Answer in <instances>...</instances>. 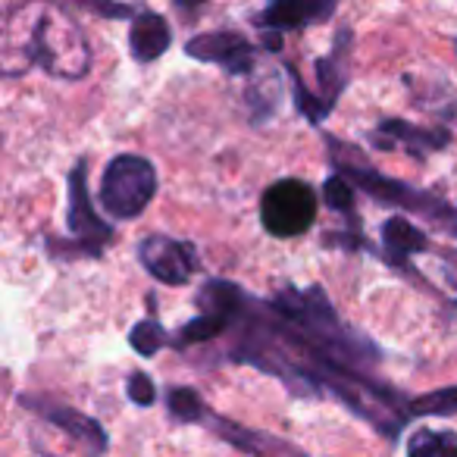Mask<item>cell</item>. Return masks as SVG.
<instances>
[{"instance_id": "9a60e30c", "label": "cell", "mask_w": 457, "mask_h": 457, "mask_svg": "<svg viewBox=\"0 0 457 457\" xmlns=\"http://www.w3.org/2000/svg\"><path fill=\"white\" fill-rule=\"evenodd\" d=\"M172 45V26L166 22L163 13L154 10H141L132 22H129V54L135 63H154L160 60Z\"/></svg>"}, {"instance_id": "7402d4cb", "label": "cell", "mask_w": 457, "mask_h": 457, "mask_svg": "<svg viewBox=\"0 0 457 457\" xmlns=\"http://www.w3.org/2000/svg\"><path fill=\"white\" fill-rule=\"evenodd\" d=\"M286 72L292 76V91H295V104H298V110L307 116V120L317 126V122H323L326 116H329V110L323 107V101H320V95H313L311 88H307L304 82H301V76L292 70V66H286Z\"/></svg>"}, {"instance_id": "9c48e42d", "label": "cell", "mask_w": 457, "mask_h": 457, "mask_svg": "<svg viewBox=\"0 0 457 457\" xmlns=\"http://www.w3.org/2000/svg\"><path fill=\"white\" fill-rule=\"evenodd\" d=\"M185 57L220 66L228 76H251L257 66L254 45L236 29H213L185 41Z\"/></svg>"}, {"instance_id": "6da1fadb", "label": "cell", "mask_w": 457, "mask_h": 457, "mask_svg": "<svg viewBox=\"0 0 457 457\" xmlns=\"http://www.w3.org/2000/svg\"><path fill=\"white\" fill-rule=\"evenodd\" d=\"M45 70L60 82H79L91 70V45L85 29L57 4H13L0 22V72L20 79Z\"/></svg>"}, {"instance_id": "d4e9b609", "label": "cell", "mask_w": 457, "mask_h": 457, "mask_svg": "<svg viewBox=\"0 0 457 457\" xmlns=\"http://www.w3.org/2000/svg\"><path fill=\"white\" fill-rule=\"evenodd\" d=\"M82 10H88V13H95V16H104V20H129L132 22L145 7H135V4H104L101 0V4H82Z\"/></svg>"}, {"instance_id": "603a6c76", "label": "cell", "mask_w": 457, "mask_h": 457, "mask_svg": "<svg viewBox=\"0 0 457 457\" xmlns=\"http://www.w3.org/2000/svg\"><path fill=\"white\" fill-rule=\"evenodd\" d=\"M248 97H251V107H254V122L270 120L276 104H279V79H276V72H270L267 82L254 85V88L248 91Z\"/></svg>"}, {"instance_id": "4316f807", "label": "cell", "mask_w": 457, "mask_h": 457, "mask_svg": "<svg viewBox=\"0 0 457 457\" xmlns=\"http://www.w3.org/2000/svg\"><path fill=\"white\" fill-rule=\"evenodd\" d=\"M445 261L454 263V267H457V254H454V251H448V254H445Z\"/></svg>"}, {"instance_id": "4fadbf2b", "label": "cell", "mask_w": 457, "mask_h": 457, "mask_svg": "<svg viewBox=\"0 0 457 457\" xmlns=\"http://www.w3.org/2000/svg\"><path fill=\"white\" fill-rule=\"evenodd\" d=\"M351 47H354V32L351 29H338L336 38H332V51L326 57H317L313 72H317V85H320V101L323 107L336 110V101L342 97V91L351 82Z\"/></svg>"}, {"instance_id": "7a4b0ae2", "label": "cell", "mask_w": 457, "mask_h": 457, "mask_svg": "<svg viewBox=\"0 0 457 457\" xmlns=\"http://www.w3.org/2000/svg\"><path fill=\"white\" fill-rule=\"evenodd\" d=\"M263 304L304 342V348L313 357L336 361L342 367L363 370V373H370V367L379 363V348L361 329L342 323V317L336 313L332 301L326 298L320 286H282Z\"/></svg>"}, {"instance_id": "cb8c5ba5", "label": "cell", "mask_w": 457, "mask_h": 457, "mask_svg": "<svg viewBox=\"0 0 457 457\" xmlns=\"http://www.w3.org/2000/svg\"><path fill=\"white\" fill-rule=\"evenodd\" d=\"M126 395H129V401H132L135 407H151L154 401H157V388H154V382H151V376L147 373H132L129 376V382H126Z\"/></svg>"}, {"instance_id": "ffe728a7", "label": "cell", "mask_w": 457, "mask_h": 457, "mask_svg": "<svg viewBox=\"0 0 457 457\" xmlns=\"http://www.w3.org/2000/svg\"><path fill=\"white\" fill-rule=\"evenodd\" d=\"M457 413V386L432 388L411 401V417H454Z\"/></svg>"}, {"instance_id": "7c38bea8", "label": "cell", "mask_w": 457, "mask_h": 457, "mask_svg": "<svg viewBox=\"0 0 457 457\" xmlns=\"http://www.w3.org/2000/svg\"><path fill=\"white\" fill-rule=\"evenodd\" d=\"M336 4L332 0H279V4H270V7L257 10L254 26L261 32H295V29H307L326 22L336 16Z\"/></svg>"}, {"instance_id": "8fae6325", "label": "cell", "mask_w": 457, "mask_h": 457, "mask_svg": "<svg viewBox=\"0 0 457 457\" xmlns=\"http://www.w3.org/2000/svg\"><path fill=\"white\" fill-rule=\"evenodd\" d=\"M204 426H207L213 436H220L222 442H228L232 448L245 451V454H251V457H307L304 451L295 448V445L286 442V438L270 436V432H261V429H251V426H242V423H236V420H226L213 411L207 413Z\"/></svg>"}, {"instance_id": "52a82bcc", "label": "cell", "mask_w": 457, "mask_h": 457, "mask_svg": "<svg viewBox=\"0 0 457 457\" xmlns=\"http://www.w3.org/2000/svg\"><path fill=\"white\" fill-rule=\"evenodd\" d=\"M20 404L26 407V411H32L38 420L51 423L57 432H63L66 438H72V442H76L88 457L107 454V448H110L107 429H104L95 417H88L85 411H79V407L66 404V401H60V398H47V395H32V392L29 395L22 392Z\"/></svg>"}, {"instance_id": "30bf717a", "label": "cell", "mask_w": 457, "mask_h": 457, "mask_svg": "<svg viewBox=\"0 0 457 457\" xmlns=\"http://www.w3.org/2000/svg\"><path fill=\"white\" fill-rule=\"evenodd\" d=\"M451 141V132L445 126H413L407 120H382L379 126L370 132V145L379 151H407L411 157L423 160L426 154L442 151Z\"/></svg>"}, {"instance_id": "44dd1931", "label": "cell", "mask_w": 457, "mask_h": 457, "mask_svg": "<svg viewBox=\"0 0 457 457\" xmlns=\"http://www.w3.org/2000/svg\"><path fill=\"white\" fill-rule=\"evenodd\" d=\"M354 185L348 179H342L338 172H332L323 182V204L332 213L345 216V220H357V204H354Z\"/></svg>"}, {"instance_id": "2e32d148", "label": "cell", "mask_w": 457, "mask_h": 457, "mask_svg": "<svg viewBox=\"0 0 457 457\" xmlns=\"http://www.w3.org/2000/svg\"><path fill=\"white\" fill-rule=\"evenodd\" d=\"M404 457H457V432L423 426L407 438Z\"/></svg>"}, {"instance_id": "3957f363", "label": "cell", "mask_w": 457, "mask_h": 457, "mask_svg": "<svg viewBox=\"0 0 457 457\" xmlns=\"http://www.w3.org/2000/svg\"><path fill=\"white\" fill-rule=\"evenodd\" d=\"M326 145L332 147L329 157H332V166L342 179H348L357 191L370 195L373 201L386 204V207H398L404 213H417V216H426L429 222L442 228H451L457 232V210H451L448 204L442 201L438 195L432 191H423V188H413L407 182H398V179L386 176V172L373 170L367 160L354 157V147L342 145L338 138H326Z\"/></svg>"}, {"instance_id": "e0dca14e", "label": "cell", "mask_w": 457, "mask_h": 457, "mask_svg": "<svg viewBox=\"0 0 457 457\" xmlns=\"http://www.w3.org/2000/svg\"><path fill=\"white\" fill-rule=\"evenodd\" d=\"M166 411L176 423H201L207 420L210 407L204 404V398L191 386H172L166 392Z\"/></svg>"}, {"instance_id": "277c9868", "label": "cell", "mask_w": 457, "mask_h": 457, "mask_svg": "<svg viewBox=\"0 0 457 457\" xmlns=\"http://www.w3.org/2000/svg\"><path fill=\"white\" fill-rule=\"evenodd\" d=\"M157 197V166L141 154H116L101 172L97 201L116 222H132Z\"/></svg>"}, {"instance_id": "83f0119b", "label": "cell", "mask_w": 457, "mask_h": 457, "mask_svg": "<svg viewBox=\"0 0 457 457\" xmlns=\"http://www.w3.org/2000/svg\"><path fill=\"white\" fill-rule=\"evenodd\" d=\"M454 47H457V38H454Z\"/></svg>"}, {"instance_id": "5b68a950", "label": "cell", "mask_w": 457, "mask_h": 457, "mask_svg": "<svg viewBox=\"0 0 457 457\" xmlns=\"http://www.w3.org/2000/svg\"><path fill=\"white\" fill-rule=\"evenodd\" d=\"M70 188V204H66V228H70V242L51 238L47 242V254L54 257H101L107 242L113 238V226L101 220V213L95 210V201L88 195V163L76 160V166L70 170L66 179Z\"/></svg>"}, {"instance_id": "ba28073f", "label": "cell", "mask_w": 457, "mask_h": 457, "mask_svg": "<svg viewBox=\"0 0 457 457\" xmlns=\"http://www.w3.org/2000/svg\"><path fill=\"white\" fill-rule=\"evenodd\" d=\"M138 263L160 286L176 288L188 286L191 276L197 273V251L188 242H179L163 232H151L138 242Z\"/></svg>"}, {"instance_id": "ac0fdd59", "label": "cell", "mask_w": 457, "mask_h": 457, "mask_svg": "<svg viewBox=\"0 0 457 457\" xmlns=\"http://www.w3.org/2000/svg\"><path fill=\"white\" fill-rule=\"evenodd\" d=\"M226 329H232V323H228V320L216 317V313H197V317H191L188 323L179 329V336H172V345H179V348H188V345L213 342V338H220Z\"/></svg>"}, {"instance_id": "8992f818", "label": "cell", "mask_w": 457, "mask_h": 457, "mask_svg": "<svg viewBox=\"0 0 457 457\" xmlns=\"http://www.w3.org/2000/svg\"><path fill=\"white\" fill-rule=\"evenodd\" d=\"M263 228L276 238H295L317 220V195L301 179H279L261 197Z\"/></svg>"}, {"instance_id": "484cf974", "label": "cell", "mask_w": 457, "mask_h": 457, "mask_svg": "<svg viewBox=\"0 0 457 457\" xmlns=\"http://www.w3.org/2000/svg\"><path fill=\"white\" fill-rule=\"evenodd\" d=\"M261 41L270 54H279L282 51V35H273V32H261Z\"/></svg>"}, {"instance_id": "d6986e66", "label": "cell", "mask_w": 457, "mask_h": 457, "mask_svg": "<svg viewBox=\"0 0 457 457\" xmlns=\"http://www.w3.org/2000/svg\"><path fill=\"white\" fill-rule=\"evenodd\" d=\"M170 342L172 338L166 336L163 323H160L157 317L138 320V323L132 326V332H129V345H132V351L141 357H154L163 345H170Z\"/></svg>"}, {"instance_id": "5bb4252c", "label": "cell", "mask_w": 457, "mask_h": 457, "mask_svg": "<svg viewBox=\"0 0 457 457\" xmlns=\"http://www.w3.org/2000/svg\"><path fill=\"white\" fill-rule=\"evenodd\" d=\"M379 242H382V257H386L392 267L407 270V273H413V267H411L413 257L426 254V248H429V238H426L423 228L413 226V222L401 213L388 216V220L382 222Z\"/></svg>"}]
</instances>
